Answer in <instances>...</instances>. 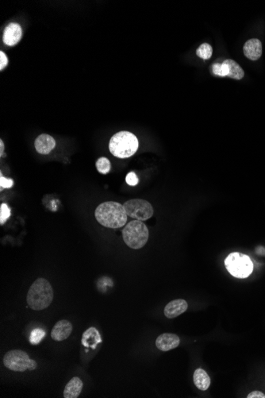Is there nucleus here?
<instances>
[{
	"instance_id": "20e7f679",
	"label": "nucleus",
	"mask_w": 265,
	"mask_h": 398,
	"mask_svg": "<svg viewBox=\"0 0 265 398\" xmlns=\"http://www.w3.org/2000/svg\"><path fill=\"white\" fill-rule=\"evenodd\" d=\"M149 231L146 225L140 220H133L122 230L125 244L131 249L138 250L145 247L149 240Z\"/></svg>"
},
{
	"instance_id": "9b49d317",
	"label": "nucleus",
	"mask_w": 265,
	"mask_h": 398,
	"mask_svg": "<svg viewBox=\"0 0 265 398\" xmlns=\"http://www.w3.org/2000/svg\"><path fill=\"white\" fill-rule=\"evenodd\" d=\"M188 308V304L186 300H183V299H177V300L170 301L165 306L164 314L168 319H173V318L179 316L181 314L185 312Z\"/></svg>"
},
{
	"instance_id": "1a4fd4ad",
	"label": "nucleus",
	"mask_w": 265,
	"mask_h": 398,
	"mask_svg": "<svg viewBox=\"0 0 265 398\" xmlns=\"http://www.w3.org/2000/svg\"><path fill=\"white\" fill-rule=\"evenodd\" d=\"M72 332V325L69 321L62 320L57 322L51 332V337L55 341H63L69 337Z\"/></svg>"
},
{
	"instance_id": "7ed1b4c3",
	"label": "nucleus",
	"mask_w": 265,
	"mask_h": 398,
	"mask_svg": "<svg viewBox=\"0 0 265 398\" xmlns=\"http://www.w3.org/2000/svg\"><path fill=\"white\" fill-rule=\"evenodd\" d=\"M139 142L137 137L129 131H120L112 136L109 149L115 157L127 158L137 152Z\"/></svg>"
},
{
	"instance_id": "9d476101",
	"label": "nucleus",
	"mask_w": 265,
	"mask_h": 398,
	"mask_svg": "<svg viewBox=\"0 0 265 398\" xmlns=\"http://www.w3.org/2000/svg\"><path fill=\"white\" fill-rule=\"evenodd\" d=\"M22 36L23 31L20 25L15 23H10L4 30V43L9 46H13L21 40Z\"/></svg>"
},
{
	"instance_id": "2eb2a0df",
	"label": "nucleus",
	"mask_w": 265,
	"mask_h": 398,
	"mask_svg": "<svg viewBox=\"0 0 265 398\" xmlns=\"http://www.w3.org/2000/svg\"><path fill=\"white\" fill-rule=\"evenodd\" d=\"M83 381L78 377H72L66 385L64 390V398H77L83 389Z\"/></svg>"
},
{
	"instance_id": "f257e3e1",
	"label": "nucleus",
	"mask_w": 265,
	"mask_h": 398,
	"mask_svg": "<svg viewBox=\"0 0 265 398\" xmlns=\"http://www.w3.org/2000/svg\"><path fill=\"white\" fill-rule=\"evenodd\" d=\"M95 216L102 226L108 228H120L127 222L124 206L114 201H107L97 207Z\"/></svg>"
},
{
	"instance_id": "4468645a",
	"label": "nucleus",
	"mask_w": 265,
	"mask_h": 398,
	"mask_svg": "<svg viewBox=\"0 0 265 398\" xmlns=\"http://www.w3.org/2000/svg\"><path fill=\"white\" fill-rule=\"evenodd\" d=\"M102 341L103 340L100 332L94 327H91L83 333L81 343L85 347H91L93 349H96L97 345L101 344Z\"/></svg>"
},
{
	"instance_id": "f3484780",
	"label": "nucleus",
	"mask_w": 265,
	"mask_h": 398,
	"mask_svg": "<svg viewBox=\"0 0 265 398\" xmlns=\"http://www.w3.org/2000/svg\"><path fill=\"white\" fill-rule=\"evenodd\" d=\"M223 63L226 64L229 69L227 76L234 79H241L244 77V70L236 61L228 59V60H224Z\"/></svg>"
},
{
	"instance_id": "aec40b11",
	"label": "nucleus",
	"mask_w": 265,
	"mask_h": 398,
	"mask_svg": "<svg viewBox=\"0 0 265 398\" xmlns=\"http://www.w3.org/2000/svg\"><path fill=\"white\" fill-rule=\"evenodd\" d=\"M111 163L107 157H101L96 163V168L102 174H107L111 170Z\"/></svg>"
},
{
	"instance_id": "bb28decb",
	"label": "nucleus",
	"mask_w": 265,
	"mask_h": 398,
	"mask_svg": "<svg viewBox=\"0 0 265 398\" xmlns=\"http://www.w3.org/2000/svg\"><path fill=\"white\" fill-rule=\"evenodd\" d=\"M0 145H1V153H0V154H1V157H4V142H3V140L0 141Z\"/></svg>"
},
{
	"instance_id": "ddd939ff",
	"label": "nucleus",
	"mask_w": 265,
	"mask_h": 398,
	"mask_svg": "<svg viewBox=\"0 0 265 398\" xmlns=\"http://www.w3.org/2000/svg\"><path fill=\"white\" fill-rule=\"evenodd\" d=\"M34 145L38 153L41 154H48L56 146V141L49 134H41L35 140Z\"/></svg>"
},
{
	"instance_id": "393cba45",
	"label": "nucleus",
	"mask_w": 265,
	"mask_h": 398,
	"mask_svg": "<svg viewBox=\"0 0 265 398\" xmlns=\"http://www.w3.org/2000/svg\"><path fill=\"white\" fill-rule=\"evenodd\" d=\"M0 60H1V61H0V69L3 70L8 65V57H7L6 54L4 52H0Z\"/></svg>"
},
{
	"instance_id": "0eeeda50",
	"label": "nucleus",
	"mask_w": 265,
	"mask_h": 398,
	"mask_svg": "<svg viewBox=\"0 0 265 398\" xmlns=\"http://www.w3.org/2000/svg\"><path fill=\"white\" fill-rule=\"evenodd\" d=\"M123 206L127 215L137 220L145 221L150 219L154 212L150 203L141 199L128 200Z\"/></svg>"
},
{
	"instance_id": "f03ea898",
	"label": "nucleus",
	"mask_w": 265,
	"mask_h": 398,
	"mask_svg": "<svg viewBox=\"0 0 265 398\" xmlns=\"http://www.w3.org/2000/svg\"><path fill=\"white\" fill-rule=\"evenodd\" d=\"M53 300V288L45 278H38L34 281L27 293V304L31 309L35 311L48 308Z\"/></svg>"
},
{
	"instance_id": "b1692460",
	"label": "nucleus",
	"mask_w": 265,
	"mask_h": 398,
	"mask_svg": "<svg viewBox=\"0 0 265 398\" xmlns=\"http://www.w3.org/2000/svg\"><path fill=\"white\" fill-rule=\"evenodd\" d=\"M126 183L128 184L130 186H135L139 182V180L136 175L135 173L131 172L129 173L126 176Z\"/></svg>"
},
{
	"instance_id": "412c9836",
	"label": "nucleus",
	"mask_w": 265,
	"mask_h": 398,
	"mask_svg": "<svg viewBox=\"0 0 265 398\" xmlns=\"http://www.w3.org/2000/svg\"><path fill=\"white\" fill-rule=\"evenodd\" d=\"M12 215V211L9 206L7 204H1V208H0V224L3 225L4 223H6L7 220L9 219L10 216Z\"/></svg>"
},
{
	"instance_id": "5701e85b",
	"label": "nucleus",
	"mask_w": 265,
	"mask_h": 398,
	"mask_svg": "<svg viewBox=\"0 0 265 398\" xmlns=\"http://www.w3.org/2000/svg\"><path fill=\"white\" fill-rule=\"evenodd\" d=\"M13 180L4 178L1 174V177H0V187H1V189H0V190L2 191L4 188L5 189H10V188H12L13 186Z\"/></svg>"
},
{
	"instance_id": "6e6552de",
	"label": "nucleus",
	"mask_w": 265,
	"mask_h": 398,
	"mask_svg": "<svg viewBox=\"0 0 265 398\" xmlns=\"http://www.w3.org/2000/svg\"><path fill=\"white\" fill-rule=\"evenodd\" d=\"M181 340L179 336L172 333H164L158 336L156 340V346L161 351H168L175 349L180 345Z\"/></svg>"
},
{
	"instance_id": "39448f33",
	"label": "nucleus",
	"mask_w": 265,
	"mask_h": 398,
	"mask_svg": "<svg viewBox=\"0 0 265 398\" xmlns=\"http://www.w3.org/2000/svg\"><path fill=\"white\" fill-rule=\"evenodd\" d=\"M225 266L229 274L237 278H246L253 271V263L248 255L233 252L228 255Z\"/></svg>"
},
{
	"instance_id": "423d86ee",
	"label": "nucleus",
	"mask_w": 265,
	"mask_h": 398,
	"mask_svg": "<svg viewBox=\"0 0 265 398\" xmlns=\"http://www.w3.org/2000/svg\"><path fill=\"white\" fill-rule=\"evenodd\" d=\"M4 366L12 371L24 372L26 370H36V361L30 359L28 354L20 350H12L5 354L4 358Z\"/></svg>"
},
{
	"instance_id": "6ab92c4d",
	"label": "nucleus",
	"mask_w": 265,
	"mask_h": 398,
	"mask_svg": "<svg viewBox=\"0 0 265 398\" xmlns=\"http://www.w3.org/2000/svg\"><path fill=\"white\" fill-rule=\"evenodd\" d=\"M45 336V332L42 329H35L31 332L30 336V343L33 345H38Z\"/></svg>"
},
{
	"instance_id": "dca6fc26",
	"label": "nucleus",
	"mask_w": 265,
	"mask_h": 398,
	"mask_svg": "<svg viewBox=\"0 0 265 398\" xmlns=\"http://www.w3.org/2000/svg\"><path fill=\"white\" fill-rule=\"evenodd\" d=\"M194 383L200 390L205 391L208 389L211 385V377L207 372L203 369H197L194 373Z\"/></svg>"
},
{
	"instance_id": "a211bd4d",
	"label": "nucleus",
	"mask_w": 265,
	"mask_h": 398,
	"mask_svg": "<svg viewBox=\"0 0 265 398\" xmlns=\"http://www.w3.org/2000/svg\"><path fill=\"white\" fill-rule=\"evenodd\" d=\"M213 49L211 45L208 43H203L200 45V47L198 48L196 54L198 57L200 58L204 59V60H208L211 58L212 56Z\"/></svg>"
},
{
	"instance_id": "f8f14e48",
	"label": "nucleus",
	"mask_w": 265,
	"mask_h": 398,
	"mask_svg": "<svg viewBox=\"0 0 265 398\" xmlns=\"http://www.w3.org/2000/svg\"><path fill=\"white\" fill-rule=\"evenodd\" d=\"M244 54L249 60H259L262 55V43L259 39L248 40L243 48Z\"/></svg>"
},
{
	"instance_id": "a878e982",
	"label": "nucleus",
	"mask_w": 265,
	"mask_h": 398,
	"mask_svg": "<svg viewBox=\"0 0 265 398\" xmlns=\"http://www.w3.org/2000/svg\"><path fill=\"white\" fill-rule=\"evenodd\" d=\"M248 398H265V394H263V392H260V391H253V392H250L249 394L247 396Z\"/></svg>"
},
{
	"instance_id": "4be33fe9",
	"label": "nucleus",
	"mask_w": 265,
	"mask_h": 398,
	"mask_svg": "<svg viewBox=\"0 0 265 398\" xmlns=\"http://www.w3.org/2000/svg\"><path fill=\"white\" fill-rule=\"evenodd\" d=\"M213 73L219 76H227L229 69L224 63L222 64L217 63L213 65Z\"/></svg>"
}]
</instances>
